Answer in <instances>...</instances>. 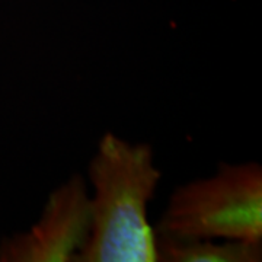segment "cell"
I'll return each instance as SVG.
<instances>
[{"mask_svg": "<svg viewBox=\"0 0 262 262\" xmlns=\"http://www.w3.org/2000/svg\"><path fill=\"white\" fill-rule=\"evenodd\" d=\"M155 233L170 239L262 244V166L223 162L213 177L178 187Z\"/></svg>", "mask_w": 262, "mask_h": 262, "instance_id": "obj_2", "label": "cell"}, {"mask_svg": "<svg viewBox=\"0 0 262 262\" xmlns=\"http://www.w3.org/2000/svg\"><path fill=\"white\" fill-rule=\"evenodd\" d=\"M91 227L75 262H158L147 210L162 172L147 143L103 136L89 163Z\"/></svg>", "mask_w": 262, "mask_h": 262, "instance_id": "obj_1", "label": "cell"}, {"mask_svg": "<svg viewBox=\"0 0 262 262\" xmlns=\"http://www.w3.org/2000/svg\"><path fill=\"white\" fill-rule=\"evenodd\" d=\"M89 227L88 184L76 173L50 194L41 217L29 230L0 242V262H75Z\"/></svg>", "mask_w": 262, "mask_h": 262, "instance_id": "obj_3", "label": "cell"}, {"mask_svg": "<svg viewBox=\"0 0 262 262\" xmlns=\"http://www.w3.org/2000/svg\"><path fill=\"white\" fill-rule=\"evenodd\" d=\"M158 258L163 262H261L262 244L214 239H170L156 236Z\"/></svg>", "mask_w": 262, "mask_h": 262, "instance_id": "obj_4", "label": "cell"}]
</instances>
